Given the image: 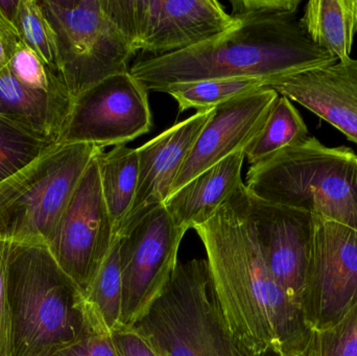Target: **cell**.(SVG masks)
Instances as JSON below:
<instances>
[{
  "label": "cell",
  "mask_w": 357,
  "mask_h": 356,
  "mask_svg": "<svg viewBox=\"0 0 357 356\" xmlns=\"http://www.w3.org/2000/svg\"><path fill=\"white\" fill-rule=\"evenodd\" d=\"M243 181L204 223L201 238L214 291L231 334L252 356H306L312 330L262 257L243 202Z\"/></svg>",
  "instance_id": "obj_1"
},
{
  "label": "cell",
  "mask_w": 357,
  "mask_h": 356,
  "mask_svg": "<svg viewBox=\"0 0 357 356\" xmlns=\"http://www.w3.org/2000/svg\"><path fill=\"white\" fill-rule=\"evenodd\" d=\"M337 62L312 43L297 14H284L238 20L199 45L138 61L130 73L148 91L160 92L175 84L222 77H259L272 85Z\"/></svg>",
  "instance_id": "obj_2"
},
{
  "label": "cell",
  "mask_w": 357,
  "mask_h": 356,
  "mask_svg": "<svg viewBox=\"0 0 357 356\" xmlns=\"http://www.w3.org/2000/svg\"><path fill=\"white\" fill-rule=\"evenodd\" d=\"M6 284L13 356H52L90 334H100L83 293L46 245L10 242Z\"/></svg>",
  "instance_id": "obj_3"
},
{
  "label": "cell",
  "mask_w": 357,
  "mask_h": 356,
  "mask_svg": "<svg viewBox=\"0 0 357 356\" xmlns=\"http://www.w3.org/2000/svg\"><path fill=\"white\" fill-rule=\"evenodd\" d=\"M256 198L312 213L357 231V156L347 146L329 148L308 137L248 171Z\"/></svg>",
  "instance_id": "obj_4"
},
{
  "label": "cell",
  "mask_w": 357,
  "mask_h": 356,
  "mask_svg": "<svg viewBox=\"0 0 357 356\" xmlns=\"http://www.w3.org/2000/svg\"><path fill=\"white\" fill-rule=\"evenodd\" d=\"M130 330L159 356H252L231 334L206 259L178 261L160 294Z\"/></svg>",
  "instance_id": "obj_5"
},
{
  "label": "cell",
  "mask_w": 357,
  "mask_h": 356,
  "mask_svg": "<svg viewBox=\"0 0 357 356\" xmlns=\"http://www.w3.org/2000/svg\"><path fill=\"white\" fill-rule=\"evenodd\" d=\"M98 148L56 144L0 183V240L47 246Z\"/></svg>",
  "instance_id": "obj_6"
},
{
  "label": "cell",
  "mask_w": 357,
  "mask_h": 356,
  "mask_svg": "<svg viewBox=\"0 0 357 356\" xmlns=\"http://www.w3.org/2000/svg\"><path fill=\"white\" fill-rule=\"evenodd\" d=\"M56 40L59 69L73 100L111 75L130 71L131 43L113 0H38Z\"/></svg>",
  "instance_id": "obj_7"
},
{
  "label": "cell",
  "mask_w": 357,
  "mask_h": 356,
  "mask_svg": "<svg viewBox=\"0 0 357 356\" xmlns=\"http://www.w3.org/2000/svg\"><path fill=\"white\" fill-rule=\"evenodd\" d=\"M185 233L160 204L140 213L119 236L123 330L131 328L169 281Z\"/></svg>",
  "instance_id": "obj_8"
},
{
  "label": "cell",
  "mask_w": 357,
  "mask_h": 356,
  "mask_svg": "<svg viewBox=\"0 0 357 356\" xmlns=\"http://www.w3.org/2000/svg\"><path fill=\"white\" fill-rule=\"evenodd\" d=\"M113 4L134 54L163 56L186 49L238 23L216 0H113Z\"/></svg>",
  "instance_id": "obj_9"
},
{
  "label": "cell",
  "mask_w": 357,
  "mask_h": 356,
  "mask_svg": "<svg viewBox=\"0 0 357 356\" xmlns=\"http://www.w3.org/2000/svg\"><path fill=\"white\" fill-rule=\"evenodd\" d=\"M113 242L112 219L102 196L94 155L47 248L59 267L85 296Z\"/></svg>",
  "instance_id": "obj_10"
},
{
  "label": "cell",
  "mask_w": 357,
  "mask_h": 356,
  "mask_svg": "<svg viewBox=\"0 0 357 356\" xmlns=\"http://www.w3.org/2000/svg\"><path fill=\"white\" fill-rule=\"evenodd\" d=\"M148 90L130 71L111 75L75 98L59 144L126 146L152 129Z\"/></svg>",
  "instance_id": "obj_11"
},
{
  "label": "cell",
  "mask_w": 357,
  "mask_h": 356,
  "mask_svg": "<svg viewBox=\"0 0 357 356\" xmlns=\"http://www.w3.org/2000/svg\"><path fill=\"white\" fill-rule=\"evenodd\" d=\"M357 301V231L314 217L304 293V317L312 332L340 321Z\"/></svg>",
  "instance_id": "obj_12"
},
{
  "label": "cell",
  "mask_w": 357,
  "mask_h": 356,
  "mask_svg": "<svg viewBox=\"0 0 357 356\" xmlns=\"http://www.w3.org/2000/svg\"><path fill=\"white\" fill-rule=\"evenodd\" d=\"M243 196L271 274L291 302L302 309L312 251L314 215L256 198L245 185Z\"/></svg>",
  "instance_id": "obj_13"
},
{
  "label": "cell",
  "mask_w": 357,
  "mask_h": 356,
  "mask_svg": "<svg viewBox=\"0 0 357 356\" xmlns=\"http://www.w3.org/2000/svg\"><path fill=\"white\" fill-rule=\"evenodd\" d=\"M279 93L270 87L232 98L212 109L195 140L171 194L193 178L243 148L260 131Z\"/></svg>",
  "instance_id": "obj_14"
},
{
  "label": "cell",
  "mask_w": 357,
  "mask_h": 356,
  "mask_svg": "<svg viewBox=\"0 0 357 356\" xmlns=\"http://www.w3.org/2000/svg\"><path fill=\"white\" fill-rule=\"evenodd\" d=\"M270 88L305 107L357 144V60L279 79Z\"/></svg>",
  "instance_id": "obj_15"
},
{
  "label": "cell",
  "mask_w": 357,
  "mask_h": 356,
  "mask_svg": "<svg viewBox=\"0 0 357 356\" xmlns=\"http://www.w3.org/2000/svg\"><path fill=\"white\" fill-rule=\"evenodd\" d=\"M211 112H197L137 148L139 177L127 227L140 213L165 204L171 196L178 171Z\"/></svg>",
  "instance_id": "obj_16"
},
{
  "label": "cell",
  "mask_w": 357,
  "mask_h": 356,
  "mask_svg": "<svg viewBox=\"0 0 357 356\" xmlns=\"http://www.w3.org/2000/svg\"><path fill=\"white\" fill-rule=\"evenodd\" d=\"M71 96L56 95L21 83L6 66L0 71V117L31 135L59 144L73 111Z\"/></svg>",
  "instance_id": "obj_17"
},
{
  "label": "cell",
  "mask_w": 357,
  "mask_h": 356,
  "mask_svg": "<svg viewBox=\"0 0 357 356\" xmlns=\"http://www.w3.org/2000/svg\"><path fill=\"white\" fill-rule=\"evenodd\" d=\"M243 150H238L171 194L165 206L176 225L187 231L207 221L243 181Z\"/></svg>",
  "instance_id": "obj_18"
},
{
  "label": "cell",
  "mask_w": 357,
  "mask_h": 356,
  "mask_svg": "<svg viewBox=\"0 0 357 356\" xmlns=\"http://www.w3.org/2000/svg\"><path fill=\"white\" fill-rule=\"evenodd\" d=\"M312 43L339 62L351 60L357 33V0H312L300 19Z\"/></svg>",
  "instance_id": "obj_19"
},
{
  "label": "cell",
  "mask_w": 357,
  "mask_h": 356,
  "mask_svg": "<svg viewBox=\"0 0 357 356\" xmlns=\"http://www.w3.org/2000/svg\"><path fill=\"white\" fill-rule=\"evenodd\" d=\"M96 159L115 240L127 227L135 201L139 177L137 148L117 146L110 152L98 148Z\"/></svg>",
  "instance_id": "obj_20"
},
{
  "label": "cell",
  "mask_w": 357,
  "mask_h": 356,
  "mask_svg": "<svg viewBox=\"0 0 357 356\" xmlns=\"http://www.w3.org/2000/svg\"><path fill=\"white\" fill-rule=\"evenodd\" d=\"M310 137L307 125L289 98L280 95L271 109L260 131L243 148L245 159L257 165L285 148L302 144Z\"/></svg>",
  "instance_id": "obj_21"
},
{
  "label": "cell",
  "mask_w": 357,
  "mask_h": 356,
  "mask_svg": "<svg viewBox=\"0 0 357 356\" xmlns=\"http://www.w3.org/2000/svg\"><path fill=\"white\" fill-rule=\"evenodd\" d=\"M119 249L121 240L117 238L85 294L86 303L96 330L108 336L123 330L121 322L123 280Z\"/></svg>",
  "instance_id": "obj_22"
},
{
  "label": "cell",
  "mask_w": 357,
  "mask_h": 356,
  "mask_svg": "<svg viewBox=\"0 0 357 356\" xmlns=\"http://www.w3.org/2000/svg\"><path fill=\"white\" fill-rule=\"evenodd\" d=\"M270 85V81L259 77H222L175 84L163 88L160 92L169 94L177 100L180 112L189 109L205 112L237 96Z\"/></svg>",
  "instance_id": "obj_23"
},
{
  "label": "cell",
  "mask_w": 357,
  "mask_h": 356,
  "mask_svg": "<svg viewBox=\"0 0 357 356\" xmlns=\"http://www.w3.org/2000/svg\"><path fill=\"white\" fill-rule=\"evenodd\" d=\"M16 26L22 43L62 77L54 33L38 0H19Z\"/></svg>",
  "instance_id": "obj_24"
},
{
  "label": "cell",
  "mask_w": 357,
  "mask_h": 356,
  "mask_svg": "<svg viewBox=\"0 0 357 356\" xmlns=\"http://www.w3.org/2000/svg\"><path fill=\"white\" fill-rule=\"evenodd\" d=\"M52 146L0 117V183Z\"/></svg>",
  "instance_id": "obj_25"
},
{
  "label": "cell",
  "mask_w": 357,
  "mask_h": 356,
  "mask_svg": "<svg viewBox=\"0 0 357 356\" xmlns=\"http://www.w3.org/2000/svg\"><path fill=\"white\" fill-rule=\"evenodd\" d=\"M8 67L21 83L29 87L56 95L71 96L62 77L22 42L16 46Z\"/></svg>",
  "instance_id": "obj_26"
},
{
  "label": "cell",
  "mask_w": 357,
  "mask_h": 356,
  "mask_svg": "<svg viewBox=\"0 0 357 356\" xmlns=\"http://www.w3.org/2000/svg\"><path fill=\"white\" fill-rule=\"evenodd\" d=\"M306 356H357V301L335 325L312 332Z\"/></svg>",
  "instance_id": "obj_27"
},
{
  "label": "cell",
  "mask_w": 357,
  "mask_h": 356,
  "mask_svg": "<svg viewBox=\"0 0 357 356\" xmlns=\"http://www.w3.org/2000/svg\"><path fill=\"white\" fill-rule=\"evenodd\" d=\"M231 17L236 20L297 14L300 0H231Z\"/></svg>",
  "instance_id": "obj_28"
},
{
  "label": "cell",
  "mask_w": 357,
  "mask_h": 356,
  "mask_svg": "<svg viewBox=\"0 0 357 356\" xmlns=\"http://www.w3.org/2000/svg\"><path fill=\"white\" fill-rule=\"evenodd\" d=\"M10 240H0V356H13V320L6 284Z\"/></svg>",
  "instance_id": "obj_29"
},
{
  "label": "cell",
  "mask_w": 357,
  "mask_h": 356,
  "mask_svg": "<svg viewBox=\"0 0 357 356\" xmlns=\"http://www.w3.org/2000/svg\"><path fill=\"white\" fill-rule=\"evenodd\" d=\"M52 356H119L111 336L93 334Z\"/></svg>",
  "instance_id": "obj_30"
},
{
  "label": "cell",
  "mask_w": 357,
  "mask_h": 356,
  "mask_svg": "<svg viewBox=\"0 0 357 356\" xmlns=\"http://www.w3.org/2000/svg\"><path fill=\"white\" fill-rule=\"evenodd\" d=\"M111 339L119 356H159L133 330H119Z\"/></svg>",
  "instance_id": "obj_31"
},
{
  "label": "cell",
  "mask_w": 357,
  "mask_h": 356,
  "mask_svg": "<svg viewBox=\"0 0 357 356\" xmlns=\"http://www.w3.org/2000/svg\"><path fill=\"white\" fill-rule=\"evenodd\" d=\"M18 6L19 0H0V31L21 41L16 26Z\"/></svg>",
  "instance_id": "obj_32"
},
{
  "label": "cell",
  "mask_w": 357,
  "mask_h": 356,
  "mask_svg": "<svg viewBox=\"0 0 357 356\" xmlns=\"http://www.w3.org/2000/svg\"><path fill=\"white\" fill-rule=\"evenodd\" d=\"M20 42L10 37L4 31H0V71L3 70L8 66L13 54H14L15 49H16V46Z\"/></svg>",
  "instance_id": "obj_33"
}]
</instances>
